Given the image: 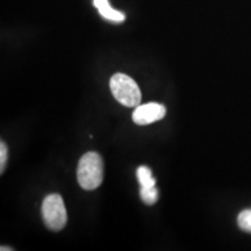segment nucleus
<instances>
[{"mask_svg": "<svg viewBox=\"0 0 251 251\" xmlns=\"http://www.w3.org/2000/svg\"><path fill=\"white\" fill-rule=\"evenodd\" d=\"M93 4L99 11V13L105 19L114 21V23H122L126 19L124 13L117 11V9H114L109 5L108 0H94Z\"/></svg>", "mask_w": 251, "mask_h": 251, "instance_id": "obj_5", "label": "nucleus"}, {"mask_svg": "<svg viewBox=\"0 0 251 251\" xmlns=\"http://www.w3.org/2000/svg\"><path fill=\"white\" fill-rule=\"evenodd\" d=\"M237 225L243 231L251 234V208L244 209L238 214Z\"/></svg>", "mask_w": 251, "mask_h": 251, "instance_id": "obj_8", "label": "nucleus"}, {"mask_svg": "<svg viewBox=\"0 0 251 251\" xmlns=\"http://www.w3.org/2000/svg\"><path fill=\"white\" fill-rule=\"evenodd\" d=\"M166 109L161 103L149 102L139 105L133 113V121L139 126H147L162 120L165 117Z\"/></svg>", "mask_w": 251, "mask_h": 251, "instance_id": "obj_4", "label": "nucleus"}, {"mask_svg": "<svg viewBox=\"0 0 251 251\" xmlns=\"http://www.w3.org/2000/svg\"><path fill=\"white\" fill-rule=\"evenodd\" d=\"M140 196L142 201L146 203V205H155L157 202V199H158V190L153 187H141Z\"/></svg>", "mask_w": 251, "mask_h": 251, "instance_id": "obj_7", "label": "nucleus"}, {"mask_svg": "<svg viewBox=\"0 0 251 251\" xmlns=\"http://www.w3.org/2000/svg\"><path fill=\"white\" fill-rule=\"evenodd\" d=\"M112 94L126 107H137L141 102L140 87L136 81L125 74H115L109 81Z\"/></svg>", "mask_w": 251, "mask_h": 251, "instance_id": "obj_2", "label": "nucleus"}, {"mask_svg": "<svg viewBox=\"0 0 251 251\" xmlns=\"http://www.w3.org/2000/svg\"><path fill=\"white\" fill-rule=\"evenodd\" d=\"M137 179H139V183L141 187H153L156 185L155 178L152 177L151 170L146 165H141L136 171Z\"/></svg>", "mask_w": 251, "mask_h": 251, "instance_id": "obj_6", "label": "nucleus"}, {"mask_svg": "<svg viewBox=\"0 0 251 251\" xmlns=\"http://www.w3.org/2000/svg\"><path fill=\"white\" fill-rule=\"evenodd\" d=\"M6 162H7V147L1 141L0 142V174L4 172Z\"/></svg>", "mask_w": 251, "mask_h": 251, "instance_id": "obj_9", "label": "nucleus"}, {"mask_svg": "<svg viewBox=\"0 0 251 251\" xmlns=\"http://www.w3.org/2000/svg\"><path fill=\"white\" fill-rule=\"evenodd\" d=\"M78 183L84 190L98 188L103 179V162L99 153L86 152L79 159L77 169Z\"/></svg>", "mask_w": 251, "mask_h": 251, "instance_id": "obj_1", "label": "nucleus"}, {"mask_svg": "<svg viewBox=\"0 0 251 251\" xmlns=\"http://www.w3.org/2000/svg\"><path fill=\"white\" fill-rule=\"evenodd\" d=\"M7 250H13V249H9V248H5V247H1V251H7Z\"/></svg>", "mask_w": 251, "mask_h": 251, "instance_id": "obj_10", "label": "nucleus"}, {"mask_svg": "<svg viewBox=\"0 0 251 251\" xmlns=\"http://www.w3.org/2000/svg\"><path fill=\"white\" fill-rule=\"evenodd\" d=\"M42 219L47 228L52 231H59L65 227L68 221L67 208L59 194H50L43 200Z\"/></svg>", "mask_w": 251, "mask_h": 251, "instance_id": "obj_3", "label": "nucleus"}]
</instances>
